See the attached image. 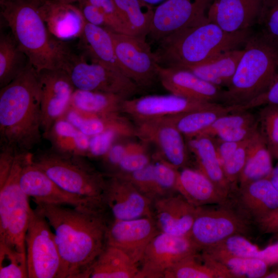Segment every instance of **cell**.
Instances as JSON below:
<instances>
[{"mask_svg":"<svg viewBox=\"0 0 278 278\" xmlns=\"http://www.w3.org/2000/svg\"><path fill=\"white\" fill-rule=\"evenodd\" d=\"M16 155L12 169L0 187V242L26 253L25 235L31 208L19 177L24 155Z\"/></svg>","mask_w":278,"mask_h":278,"instance_id":"obj_7","label":"cell"},{"mask_svg":"<svg viewBox=\"0 0 278 278\" xmlns=\"http://www.w3.org/2000/svg\"><path fill=\"white\" fill-rule=\"evenodd\" d=\"M40 0H0L1 15L19 47L38 73L66 71L74 55L65 42L49 32L39 9Z\"/></svg>","mask_w":278,"mask_h":278,"instance_id":"obj_3","label":"cell"},{"mask_svg":"<svg viewBox=\"0 0 278 278\" xmlns=\"http://www.w3.org/2000/svg\"><path fill=\"white\" fill-rule=\"evenodd\" d=\"M251 224L229 198L223 204L197 207L188 236L199 252L232 235H247Z\"/></svg>","mask_w":278,"mask_h":278,"instance_id":"obj_8","label":"cell"},{"mask_svg":"<svg viewBox=\"0 0 278 278\" xmlns=\"http://www.w3.org/2000/svg\"><path fill=\"white\" fill-rule=\"evenodd\" d=\"M229 198L247 219L258 227L278 214V192L268 178L238 187Z\"/></svg>","mask_w":278,"mask_h":278,"instance_id":"obj_20","label":"cell"},{"mask_svg":"<svg viewBox=\"0 0 278 278\" xmlns=\"http://www.w3.org/2000/svg\"><path fill=\"white\" fill-rule=\"evenodd\" d=\"M198 252L188 236L160 232L146 247L136 278H164L166 271L177 262Z\"/></svg>","mask_w":278,"mask_h":278,"instance_id":"obj_12","label":"cell"},{"mask_svg":"<svg viewBox=\"0 0 278 278\" xmlns=\"http://www.w3.org/2000/svg\"><path fill=\"white\" fill-rule=\"evenodd\" d=\"M266 105H278V72L264 92L247 104L235 107L237 111L250 110Z\"/></svg>","mask_w":278,"mask_h":278,"instance_id":"obj_49","label":"cell"},{"mask_svg":"<svg viewBox=\"0 0 278 278\" xmlns=\"http://www.w3.org/2000/svg\"><path fill=\"white\" fill-rule=\"evenodd\" d=\"M110 31L121 72L141 89L150 86L159 80L157 58L146 39Z\"/></svg>","mask_w":278,"mask_h":278,"instance_id":"obj_11","label":"cell"},{"mask_svg":"<svg viewBox=\"0 0 278 278\" xmlns=\"http://www.w3.org/2000/svg\"><path fill=\"white\" fill-rule=\"evenodd\" d=\"M213 138L216 152L222 165L233 155L242 142L227 141L217 137Z\"/></svg>","mask_w":278,"mask_h":278,"instance_id":"obj_53","label":"cell"},{"mask_svg":"<svg viewBox=\"0 0 278 278\" xmlns=\"http://www.w3.org/2000/svg\"><path fill=\"white\" fill-rule=\"evenodd\" d=\"M177 189L196 207L223 204L229 199L199 169L188 167L179 170Z\"/></svg>","mask_w":278,"mask_h":278,"instance_id":"obj_26","label":"cell"},{"mask_svg":"<svg viewBox=\"0 0 278 278\" xmlns=\"http://www.w3.org/2000/svg\"><path fill=\"white\" fill-rule=\"evenodd\" d=\"M159 232L151 217L122 220L112 219L107 228L106 245L122 250L139 266L146 247Z\"/></svg>","mask_w":278,"mask_h":278,"instance_id":"obj_18","label":"cell"},{"mask_svg":"<svg viewBox=\"0 0 278 278\" xmlns=\"http://www.w3.org/2000/svg\"><path fill=\"white\" fill-rule=\"evenodd\" d=\"M268 179L270 180L272 185L278 192V162L273 167L271 172Z\"/></svg>","mask_w":278,"mask_h":278,"instance_id":"obj_56","label":"cell"},{"mask_svg":"<svg viewBox=\"0 0 278 278\" xmlns=\"http://www.w3.org/2000/svg\"><path fill=\"white\" fill-rule=\"evenodd\" d=\"M228 86L223 90L222 104L244 106L268 88L278 72V47L258 34L250 37Z\"/></svg>","mask_w":278,"mask_h":278,"instance_id":"obj_5","label":"cell"},{"mask_svg":"<svg viewBox=\"0 0 278 278\" xmlns=\"http://www.w3.org/2000/svg\"><path fill=\"white\" fill-rule=\"evenodd\" d=\"M178 171L165 162L155 159L139 170L116 175L127 178L144 196L153 202L178 193L177 182Z\"/></svg>","mask_w":278,"mask_h":278,"instance_id":"obj_25","label":"cell"},{"mask_svg":"<svg viewBox=\"0 0 278 278\" xmlns=\"http://www.w3.org/2000/svg\"><path fill=\"white\" fill-rule=\"evenodd\" d=\"M82 133L90 137L107 131H114L123 137L136 136L135 125L122 113L95 115L69 107L63 116Z\"/></svg>","mask_w":278,"mask_h":278,"instance_id":"obj_27","label":"cell"},{"mask_svg":"<svg viewBox=\"0 0 278 278\" xmlns=\"http://www.w3.org/2000/svg\"><path fill=\"white\" fill-rule=\"evenodd\" d=\"M25 241L28 278H63L54 233L46 218L36 209L31 208Z\"/></svg>","mask_w":278,"mask_h":278,"instance_id":"obj_9","label":"cell"},{"mask_svg":"<svg viewBox=\"0 0 278 278\" xmlns=\"http://www.w3.org/2000/svg\"><path fill=\"white\" fill-rule=\"evenodd\" d=\"M159 80L171 94L222 104L223 90L205 81L189 70L159 65Z\"/></svg>","mask_w":278,"mask_h":278,"instance_id":"obj_22","label":"cell"},{"mask_svg":"<svg viewBox=\"0 0 278 278\" xmlns=\"http://www.w3.org/2000/svg\"><path fill=\"white\" fill-rule=\"evenodd\" d=\"M200 252L202 256L212 260L230 278H264L269 270V266L259 258Z\"/></svg>","mask_w":278,"mask_h":278,"instance_id":"obj_33","label":"cell"},{"mask_svg":"<svg viewBox=\"0 0 278 278\" xmlns=\"http://www.w3.org/2000/svg\"><path fill=\"white\" fill-rule=\"evenodd\" d=\"M129 34L146 39L154 7L142 0H113Z\"/></svg>","mask_w":278,"mask_h":278,"instance_id":"obj_37","label":"cell"},{"mask_svg":"<svg viewBox=\"0 0 278 278\" xmlns=\"http://www.w3.org/2000/svg\"><path fill=\"white\" fill-rule=\"evenodd\" d=\"M0 277L28 278L26 253L0 242Z\"/></svg>","mask_w":278,"mask_h":278,"instance_id":"obj_40","label":"cell"},{"mask_svg":"<svg viewBox=\"0 0 278 278\" xmlns=\"http://www.w3.org/2000/svg\"><path fill=\"white\" fill-rule=\"evenodd\" d=\"M17 154L12 150L1 148L0 151V187L7 179L14 164Z\"/></svg>","mask_w":278,"mask_h":278,"instance_id":"obj_52","label":"cell"},{"mask_svg":"<svg viewBox=\"0 0 278 278\" xmlns=\"http://www.w3.org/2000/svg\"><path fill=\"white\" fill-rule=\"evenodd\" d=\"M43 135L50 142L51 149L86 158L90 137L82 133L65 117L57 120Z\"/></svg>","mask_w":278,"mask_h":278,"instance_id":"obj_31","label":"cell"},{"mask_svg":"<svg viewBox=\"0 0 278 278\" xmlns=\"http://www.w3.org/2000/svg\"><path fill=\"white\" fill-rule=\"evenodd\" d=\"M210 0H165L154 10L148 35L153 41L198 25L207 19Z\"/></svg>","mask_w":278,"mask_h":278,"instance_id":"obj_14","label":"cell"},{"mask_svg":"<svg viewBox=\"0 0 278 278\" xmlns=\"http://www.w3.org/2000/svg\"><path fill=\"white\" fill-rule=\"evenodd\" d=\"M244 49L237 48L222 52L203 63L187 68L201 79L222 88L230 83Z\"/></svg>","mask_w":278,"mask_h":278,"instance_id":"obj_30","label":"cell"},{"mask_svg":"<svg viewBox=\"0 0 278 278\" xmlns=\"http://www.w3.org/2000/svg\"><path fill=\"white\" fill-rule=\"evenodd\" d=\"M257 133L242 142L233 155L222 165L225 178L231 187L230 195L238 188V180L245 166L251 144Z\"/></svg>","mask_w":278,"mask_h":278,"instance_id":"obj_44","label":"cell"},{"mask_svg":"<svg viewBox=\"0 0 278 278\" xmlns=\"http://www.w3.org/2000/svg\"><path fill=\"white\" fill-rule=\"evenodd\" d=\"M102 196L112 219L129 220L152 217V202L129 180L119 175H107Z\"/></svg>","mask_w":278,"mask_h":278,"instance_id":"obj_16","label":"cell"},{"mask_svg":"<svg viewBox=\"0 0 278 278\" xmlns=\"http://www.w3.org/2000/svg\"><path fill=\"white\" fill-rule=\"evenodd\" d=\"M40 14L50 33L65 42L81 38L86 21L79 7L53 0H40Z\"/></svg>","mask_w":278,"mask_h":278,"instance_id":"obj_23","label":"cell"},{"mask_svg":"<svg viewBox=\"0 0 278 278\" xmlns=\"http://www.w3.org/2000/svg\"><path fill=\"white\" fill-rule=\"evenodd\" d=\"M219 103L198 100L174 94L146 95L126 99L121 113L135 121L176 115L215 107Z\"/></svg>","mask_w":278,"mask_h":278,"instance_id":"obj_19","label":"cell"},{"mask_svg":"<svg viewBox=\"0 0 278 278\" xmlns=\"http://www.w3.org/2000/svg\"><path fill=\"white\" fill-rule=\"evenodd\" d=\"M80 39L83 42L84 56L120 71L110 30L86 22Z\"/></svg>","mask_w":278,"mask_h":278,"instance_id":"obj_36","label":"cell"},{"mask_svg":"<svg viewBox=\"0 0 278 278\" xmlns=\"http://www.w3.org/2000/svg\"><path fill=\"white\" fill-rule=\"evenodd\" d=\"M78 4L87 22L107 29L106 18L99 9L84 1Z\"/></svg>","mask_w":278,"mask_h":278,"instance_id":"obj_51","label":"cell"},{"mask_svg":"<svg viewBox=\"0 0 278 278\" xmlns=\"http://www.w3.org/2000/svg\"><path fill=\"white\" fill-rule=\"evenodd\" d=\"M272 155L259 131L251 144L245 166L239 177L238 187L268 178L273 168Z\"/></svg>","mask_w":278,"mask_h":278,"instance_id":"obj_34","label":"cell"},{"mask_svg":"<svg viewBox=\"0 0 278 278\" xmlns=\"http://www.w3.org/2000/svg\"><path fill=\"white\" fill-rule=\"evenodd\" d=\"M125 99L117 94L75 89L70 107L91 115L118 114L121 113V105Z\"/></svg>","mask_w":278,"mask_h":278,"instance_id":"obj_35","label":"cell"},{"mask_svg":"<svg viewBox=\"0 0 278 278\" xmlns=\"http://www.w3.org/2000/svg\"><path fill=\"white\" fill-rule=\"evenodd\" d=\"M121 137L114 131H107L91 136L86 158L101 159L117 139Z\"/></svg>","mask_w":278,"mask_h":278,"instance_id":"obj_48","label":"cell"},{"mask_svg":"<svg viewBox=\"0 0 278 278\" xmlns=\"http://www.w3.org/2000/svg\"><path fill=\"white\" fill-rule=\"evenodd\" d=\"M138 143H118L116 141L112 145L107 153L101 159L107 169L105 174L110 173L120 161L137 145Z\"/></svg>","mask_w":278,"mask_h":278,"instance_id":"obj_50","label":"cell"},{"mask_svg":"<svg viewBox=\"0 0 278 278\" xmlns=\"http://www.w3.org/2000/svg\"><path fill=\"white\" fill-rule=\"evenodd\" d=\"M259 228L264 233H277L278 214Z\"/></svg>","mask_w":278,"mask_h":278,"instance_id":"obj_55","label":"cell"},{"mask_svg":"<svg viewBox=\"0 0 278 278\" xmlns=\"http://www.w3.org/2000/svg\"><path fill=\"white\" fill-rule=\"evenodd\" d=\"M235 111L233 106L220 103L206 109L164 116L187 139L198 135L217 118Z\"/></svg>","mask_w":278,"mask_h":278,"instance_id":"obj_32","label":"cell"},{"mask_svg":"<svg viewBox=\"0 0 278 278\" xmlns=\"http://www.w3.org/2000/svg\"><path fill=\"white\" fill-rule=\"evenodd\" d=\"M259 250L256 246L247 239L245 236L236 234L230 236L215 246L201 251L258 258Z\"/></svg>","mask_w":278,"mask_h":278,"instance_id":"obj_42","label":"cell"},{"mask_svg":"<svg viewBox=\"0 0 278 278\" xmlns=\"http://www.w3.org/2000/svg\"><path fill=\"white\" fill-rule=\"evenodd\" d=\"M143 2H145L146 3L153 6L154 5H160V4L162 3L163 2H164L165 0H142Z\"/></svg>","mask_w":278,"mask_h":278,"instance_id":"obj_58","label":"cell"},{"mask_svg":"<svg viewBox=\"0 0 278 278\" xmlns=\"http://www.w3.org/2000/svg\"><path fill=\"white\" fill-rule=\"evenodd\" d=\"M152 162L147 153L144 143L137 144L107 175H124L139 170Z\"/></svg>","mask_w":278,"mask_h":278,"instance_id":"obj_46","label":"cell"},{"mask_svg":"<svg viewBox=\"0 0 278 278\" xmlns=\"http://www.w3.org/2000/svg\"><path fill=\"white\" fill-rule=\"evenodd\" d=\"M187 140L188 150L196 158L198 169L212 181L226 198H229L231 187L217 155L214 138L207 135H199Z\"/></svg>","mask_w":278,"mask_h":278,"instance_id":"obj_28","label":"cell"},{"mask_svg":"<svg viewBox=\"0 0 278 278\" xmlns=\"http://www.w3.org/2000/svg\"><path fill=\"white\" fill-rule=\"evenodd\" d=\"M38 75L41 93L42 131L45 134L57 120L64 116L76 89L65 70H46L38 72Z\"/></svg>","mask_w":278,"mask_h":278,"instance_id":"obj_17","label":"cell"},{"mask_svg":"<svg viewBox=\"0 0 278 278\" xmlns=\"http://www.w3.org/2000/svg\"><path fill=\"white\" fill-rule=\"evenodd\" d=\"M258 122L257 115L249 110L230 112L217 118L210 127L197 136L207 135L215 137L222 131L254 124Z\"/></svg>","mask_w":278,"mask_h":278,"instance_id":"obj_43","label":"cell"},{"mask_svg":"<svg viewBox=\"0 0 278 278\" xmlns=\"http://www.w3.org/2000/svg\"><path fill=\"white\" fill-rule=\"evenodd\" d=\"M196 211L178 192L152 202V217L159 231L171 235L188 236Z\"/></svg>","mask_w":278,"mask_h":278,"instance_id":"obj_21","label":"cell"},{"mask_svg":"<svg viewBox=\"0 0 278 278\" xmlns=\"http://www.w3.org/2000/svg\"><path fill=\"white\" fill-rule=\"evenodd\" d=\"M76 89L131 98L141 88L120 70L95 59L75 55L67 70Z\"/></svg>","mask_w":278,"mask_h":278,"instance_id":"obj_10","label":"cell"},{"mask_svg":"<svg viewBox=\"0 0 278 278\" xmlns=\"http://www.w3.org/2000/svg\"><path fill=\"white\" fill-rule=\"evenodd\" d=\"M258 258L264 260L269 266L278 264V241L260 249Z\"/></svg>","mask_w":278,"mask_h":278,"instance_id":"obj_54","label":"cell"},{"mask_svg":"<svg viewBox=\"0 0 278 278\" xmlns=\"http://www.w3.org/2000/svg\"><path fill=\"white\" fill-rule=\"evenodd\" d=\"M258 35L278 47V0H262L256 20Z\"/></svg>","mask_w":278,"mask_h":278,"instance_id":"obj_41","label":"cell"},{"mask_svg":"<svg viewBox=\"0 0 278 278\" xmlns=\"http://www.w3.org/2000/svg\"><path fill=\"white\" fill-rule=\"evenodd\" d=\"M26 55L19 47L12 34L0 36V88L16 78L29 63Z\"/></svg>","mask_w":278,"mask_h":278,"instance_id":"obj_38","label":"cell"},{"mask_svg":"<svg viewBox=\"0 0 278 278\" xmlns=\"http://www.w3.org/2000/svg\"><path fill=\"white\" fill-rule=\"evenodd\" d=\"M262 0H214L207 11L209 21L225 32L249 30L256 22Z\"/></svg>","mask_w":278,"mask_h":278,"instance_id":"obj_24","label":"cell"},{"mask_svg":"<svg viewBox=\"0 0 278 278\" xmlns=\"http://www.w3.org/2000/svg\"><path fill=\"white\" fill-rule=\"evenodd\" d=\"M33 162L63 190L83 199L103 202L107 176L86 157L50 149L36 155Z\"/></svg>","mask_w":278,"mask_h":278,"instance_id":"obj_6","label":"cell"},{"mask_svg":"<svg viewBox=\"0 0 278 278\" xmlns=\"http://www.w3.org/2000/svg\"><path fill=\"white\" fill-rule=\"evenodd\" d=\"M41 93L38 72L29 62L0 89L1 148L16 154L31 152L42 138Z\"/></svg>","mask_w":278,"mask_h":278,"instance_id":"obj_2","label":"cell"},{"mask_svg":"<svg viewBox=\"0 0 278 278\" xmlns=\"http://www.w3.org/2000/svg\"><path fill=\"white\" fill-rule=\"evenodd\" d=\"M198 253L177 262L166 271L164 278H230L213 263L202 259Z\"/></svg>","mask_w":278,"mask_h":278,"instance_id":"obj_39","label":"cell"},{"mask_svg":"<svg viewBox=\"0 0 278 278\" xmlns=\"http://www.w3.org/2000/svg\"><path fill=\"white\" fill-rule=\"evenodd\" d=\"M82 1L96 6L101 10L106 19L107 29L116 33L129 34L113 0H81V1Z\"/></svg>","mask_w":278,"mask_h":278,"instance_id":"obj_47","label":"cell"},{"mask_svg":"<svg viewBox=\"0 0 278 278\" xmlns=\"http://www.w3.org/2000/svg\"><path fill=\"white\" fill-rule=\"evenodd\" d=\"M19 182L33 202L73 206L103 205L102 202L86 200L62 189L33 162L31 152L24 155Z\"/></svg>","mask_w":278,"mask_h":278,"instance_id":"obj_15","label":"cell"},{"mask_svg":"<svg viewBox=\"0 0 278 278\" xmlns=\"http://www.w3.org/2000/svg\"><path fill=\"white\" fill-rule=\"evenodd\" d=\"M55 2L62 3H71L74 4L75 3H79L81 0H53Z\"/></svg>","mask_w":278,"mask_h":278,"instance_id":"obj_59","label":"cell"},{"mask_svg":"<svg viewBox=\"0 0 278 278\" xmlns=\"http://www.w3.org/2000/svg\"><path fill=\"white\" fill-rule=\"evenodd\" d=\"M34 202L54 231L63 278H80L106 246L109 212L104 205Z\"/></svg>","mask_w":278,"mask_h":278,"instance_id":"obj_1","label":"cell"},{"mask_svg":"<svg viewBox=\"0 0 278 278\" xmlns=\"http://www.w3.org/2000/svg\"><path fill=\"white\" fill-rule=\"evenodd\" d=\"M272 266L274 268L270 271L268 270L264 278H278V264Z\"/></svg>","mask_w":278,"mask_h":278,"instance_id":"obj_57","label":"cell"},{"mask_svg":"<svg viewBox=\"0 0 278 278\" xmlns=\"http://www.w3.org/2000/svg\"><path fill=\"white\" fill-rule=\"evenodd\" d=\"M259 131L269 150L278 146V105L262 106L257 114Z\"/></svg>","mask_w":278,"mask_h":278,"instance_id":"obj_45","label":"cell"},{"mask_svg":"<svg viewBox=\"0 0 278 278\" xmlns=\"http://www.w3.org/2000/svg\"><path fill=\"white\" fill-rule=\"evenodd\" d=\"M138 265L124 252L106 245L80 278H136Z\"/></svg>","mask_w":278,"mask_h":278,"instance_id":"obj_29","label":"cell"},{"mask_svg":"<svg viewBox=\"0 0 278 278\" xmlns=\"http://www.w3.org/2000/svg\"><path fill=\"white\" fill-rule=\"evenodd\" d=\"M250 37L249 30L227 32L207 19L163 38L154 53L160 66L187 68L236 48Z\"/></svg>","mask_w":278,"mask_h":278,"instance_id":"obj_4","label":"cell"},{"mask_svg":"<svg viewBox=\"0 0 278 278\" xmlns=\"http://www.w3.org/2000/svg\"><path fill=\"white\" fill-rule=\"evenodd\" d=\"M136 137L153 144L159 153L155 158L180 170L188 167L189 157L184 135L164 117L136 121Z\"/></svg>","mask_w":278,"mask_h":278,"instance_id":"obj_13","label":"cell"},{"mask_svg":"<svg viewBox=\"0 0 278 278\" xmlns=\"http://www.w3.org/2000/svg\"><path fill=\"white\" fill-rule=\"evenodd\" d=\"M272 157L278 159V146L270 150Z\"/></svg>","mask_w":278,"mask_h":278,"instance_id":"obj_60","label":"cell"}]
</instances>
